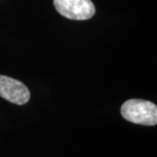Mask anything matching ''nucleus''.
<instances>
[{"instance_id":"obj_3","label":"nucleus","mask_w":157,"mask_h":157,"mask_svg":"<svg viewBox=\"0 0 157 157\" xmlns=\"http://www.w3.org/2000/svg\"><path fill=\"white\" fill-rule=\"evenodd\" d=\"M0 97L17 105H24L30 100V91L21 81L0 75Z\"/></svg>"},{"instance_id":"obj_2","label":"nucleus","mask_w":157,"mask_h":157,"mask_svg":"<svg viewBox=\"0 0 157 157\" xmlns=\"http://www.w3.org/2000/svg\"><path fill=\"white\" fill-rule=\"evenodd\" d=\"M54 6L64 17L74 21H86L95 14L92 0H53Z\"/></svg>"},{"instance_id":"obj_1","label":"nucleus","mask_w":157,"mask_h":157,"mask_svg":"<svg viewBox=\"0 0 157 157\" xmlns=\"http://www.w3.org/2000/svg\"><path fill=\"white\" fill-rule=\"evenodd\" d=\"M122 117L133 124L155 125L157 124V106L143 99H130L121 105Z\"/></svg>"}]
</instances>
